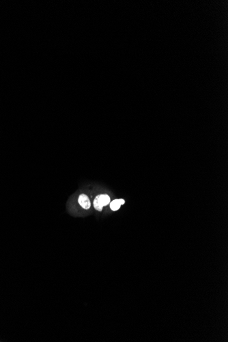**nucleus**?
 Listing matches in <instances>:
<instances>
[{
	"mask_svg": "<svg viewBox=\"0 0 228 342\" xmlns=\"http://www.w3.org/2000/svg\"><path fill=\"white\" fill-rule=\"evenodd\" d=\"M120 206H121V204L120 203V202H119L118 199H115L110 203L111 209H112V210H114V211H116V210H118L119 208H120Z\"/></svg>",
	"mask_w": 228,
	"mask_h": 342,
	"instance_id": "7ed1b4c3",
	"label": "nucleus"
},
{
	"mask_svg": "<svg viewBox=\"0 0 228 342\" xmlns=\"http://www.w3.org/2000/svg\"><path fill=\"white\" fill-rule=\"evenodd\" d=\"M94 206L96 210H98V211H102V207H103V206L101 205V204H100V202L98 201L97 197L95 198L94 201Z\"/></svg>",
	"mask_w": 228,
	"mask_h": 342,
	"instance_id": "20e7f679",
	"label": "nucleus"
},
{
	"mask_svg": "<svg viewBox=\"0 0 228 342\" xmlns=\"http://www.w3.org/2000/svg\"><path fill=\"white\" fill-rule=\"evenodd\" d=\"M78 201L80 206L83 208H84V209L87 210L90 208V201H89L88 197L86 195H85V194H81V195H79Z\"/></svg>",
	"mask_w": 228,
	"mask_h": 342,
	"instance_id": "f257e3e1",
	"label": "nucleus"
},
{
	"mask_svg": "<svg viewBox=\"0 0 228 342\" xmlns=\"http://www.w3.org/2000/svg\"><path fill=\"white\" fill-rule=\"evenodd\" d=\"M98 201L101 204L102 206H105L108 205L110 202V197L109 196L107 195H100L97 196Z\"/></svg>",
	"mask_w": 228,
	"mask_h": 342,
	"instance_id": "f03ea898",
	"label": "nucleus"
},
{
	"mask_svg": "<svg viewBox=\"0 0 228 342\" xmlns=\"http://www.w3.org/2000/svg\"><path fill=\"white\" fill-rule=\"evenodd\" d=\"M119 199V202H120L121 205H122V204H124L125 203V201L123 199Z\"/></svg>",
	"mask_w": 228,
	"mask_h": 342,
	"instance_id": "39448f33",
	"label": "nucleus"
}]
</instances>
